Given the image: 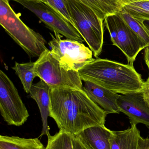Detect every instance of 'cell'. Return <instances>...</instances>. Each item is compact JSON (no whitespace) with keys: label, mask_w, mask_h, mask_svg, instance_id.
Returning a JSON list of instances; mask_svg holds the SVG:
<instances>
[{"label":"cell","mask_w":149,"mask_h":149,"mask_svg":"<svg viewBox=\"0 0 149 149\" xmlns=\"http://www.w3.org/2000/svg\"><path fill=\"white\" fill-rule=\"evenodd\" d=\"M50 116L59 128L76 135L92 126L104 125L107 114L83 89L51 88Z\"/></svg>","instance_id":"6da1fadb"},{"label":"cell","mask_w":149,"mask_h":149,"mask_svg":"<svg viewBox=\"0 0 149 149\" xmlns=\"http://www.w3.org/2000/svg\"><path fill=\"white\" fill-rule=\"evenodd\" d=\"M82 81H89L121 95L140 93L144 82L133 65L97 58L78 71Z\"/></svg>","instance_id":"7a4b0ae2"},{"label":"cell","mask_w":149,"mask_h":149,"mask_svg":"<svg viewBox=\"0 0 149 149\" xmlns=\"http://www.w3.org/2000/svg\"><path fill=\"white\" fill-rule=\"evenodd\" d=\"M0 24L10 36L31 57H39L47 49L42 35L26 25L10 7L8 0H0Z\"/></svg>","instance_id":"3957f363"},{"label":"cell","mask_w":149,"mask_h":149,"mask_svg":"<svg viewBox=\"0 0 149 149\" xmlns=\"http://www.w3.org/2000/svg\"><path fill=\"white\" fill-rule=\"evenodd\" d=\"M73 26L98 58L104 43V23L92 8L79 0H68Z\"/></svg>","instance_id":"277c9868"},{"label":"cell","mask_w":149,"mask_h":149,"mask_svg":"<svg viewBox=\"0 0 149 149\" xmlns=\"http://www.w3.org/2000/svg\"><path fill=\"white\" fill-rule=\"evenodd\" d=\"M34 63L36 76L45 81L51 88L83 89V82L78 72L64 68L48 49L43 52Z\"/></svg>","instance_id":"5b68a950"},{"label":"cell","mask_w":149,"mask_h":149,"mask_svg":"<svg viewBox=\"0 0 149 149\" xmlns=\"http://www.w3.org/2000/svg\"><path fill=\"white\" fill-rule=\"evenodd\" d=\"M104 24L110 34L113 45L122 51L129 64L133 65L140 52L149 45L130 29L119 12L107 16L104 20Z\"/></svg>","instance_id":"8992f818"},{"label":"cell","mask_w":149,"mask_h":149,"mask_svg":"<svg viewBox=\"0 0 149 149\" xmlns=\"http://www.w3.org/2000/svg\"><path fill=\"white\" fill-rule=\"evenodd\" d=\"M52 40L49 42L52 56L61 66L68 70L78 72L94 60L93 52L84 44L71 39H61L60 34L54 32Z\"/></svg>","instance_id":"52a82bcc"},{"label":"cell","mask_w":149,"mask_h":149,"mask_svg":"<svg viewBox=\"0 0 149 149\" xmlns=\"http://www.w3.org/2000/svg\"><path fill=\"white\" fill-rule=\"evenodd\" d=\"M0 112L9 125L20 127L29 116L17 89L3 71H0Z\"/></svg>","instance_id":"ba28073f"},{"label":"cell","mask_w":149,"mask_h":149,"mask_svg":"<svg viewBox=\"0 0 149 149\" xmlns=\"http://www.w3.org/2000/svg\"><path fill=\"white\" fill-rule=\"evenodd\" d=\"M22 4L36 15L53 32L66 39L82 42L85 41L73 25L48 3L40 0H12Z\"/></svg>","instance_id":"9c48e42d"},{"label":"cell","mask_w":149,"mask_h":149,"mask_svg":"<svg viewBox=\"0 0 149 149\" xmlns=\"http://www.w3.org/2000/svg\"><path fill=\"white\" fill-rule=\"evenodd\" d=\"M117 104L120 112L128 117L131 124L142 123L149 128V107L142 92L119 95Z\"/></svg>","instance_id":"30bf717a"},{"label":"cell","mask_w":149,"mask_h":149,"mask_svg":"<svg viewBox=\"0 0 149 149\" xmlns=\"http://www.w3.org/2000/svg\"><path fill=\"white\" fill-rule=\"evenodd\" d=\"M83 90L89 98L108 114L120 112L117 104L119 95L89 81H82Z\"/></svg>","instance_id":"8fae6325"},{"label":"cell","mask_w":149,"mask_h":149,"mask_svg":"<svg viewBox=\"0 0 149 149\" xmlns=\"http://www.w3.org/2000/svg\"><path fill=\"white\" fill-rule=\"evenodd\" d=\"M112 133L105 125H96L74 135L86 149H111Z\"/></svg>","instance_id":"7c38bea8"},{"label":"cell","mask_w":149,"mask_h":149,"mask_svg":"<svg viewBox=\"0 0 149 149\" xmlns=\"http://www.w3.org/2000/svg\"><path fill=\"white\" fill-rule=\"evenodd\" d=\"M51 88L42 80L33 84L29 94L31 97L36 101L39 108L43 122V129L41 136L46 135L47 137L51 135L48 125V117L50 116Z\"/></svg>","instance_id":"4fadbf2b"},{"label":"cell","mask_w":149,"mask_h":149,"mask_svg":"<svg viewBox=\"0 0 149 149\" xmlns=\"http://www.w3.org/2000/svg\"><path fill=\"white\" fill-rule=\"evenodd\" d=\"M136 125L133 123L130 128L126 130L113 131L111 149H138L141 136Z\"/></svg>","instance_id":"5bb4252c"},{"label":"cell","mask_w":149,"mask_h":149,"mask_svg":"<svg viewBox=\"0 0 149 149\" xmlns=\"http://www.w3.org/2000/svg\"><path fill=\"white\" fill-rule=\"evenodd\" d=\"M0 149H45L38 138L0 136Z\"/></svg>","instance_id":"9a60e30c"},{"label":"cell","mask_w":149,"mask_h":149,"mask_svg":"<svg viewBox=\"0 0 149 149\" xmlns=\"http://www.w3.org/2000/svg\"><path fill=\"white\" fill-rule=\"evenodd\" d=\"M90 7L104 21L108 15L118 13L120 9L113 0H79Z\"/></svg>","instance_id":"2e32d148"},{"label":"cell","mask_w":149,"mask_h":149,"mask_svg":"<svg viewBox=\"0 0 149 149\" xmlns=\"http://www.w3.org/2000/svg\"><path fill=\"white\" fill-rule=\"evenodd\" d=\"M35 63H19L16 62L12 68L19 77L22 84L24 89L27 93H29L34 78L36 76L34 71Z\"/></svg>","instance_id":"e0dca14e"},{"label":"cell","mask_w":149,"mask_h":149,"mask_svg":"<svg viewBox=\"0 0 149 149\" xmlns=\"http://www.w3.org/2000/svg\"><path fill=\"white\" fill-rule=\"evenodd\" d=\"M72 135L59 130L57 134L48 137L45 149H73Z\"/></svg>","instance_id":"ac0fdd59"},{"label":"cell","mask_w":149,"mask_h":149,"mask_svg":"<svg viewBox=\"0 0 149 149\" xmlns=\"http://www.w3.org/2000/svg\"><path fill=\"white\" fill-rule=\"evenodd\" d=\"M119 13L130 29L149 45V31L144 26L143 22L134 18L123 10H121Z\"/></svg>","instance_id":"d6986e66"},{"label":"cell","mask_w":149,"mask_h":149,"mask_svg":"<svg viewBox=\"0 0 149 149\" xmlns=\"http://www.w3.org/2000/svg\"><path fill=\"white\" fill-rule=\"evenodd\" d=\"M122 9L141 22L149 20V1L133 3L126 5Z\"/></svg>","instance_id":"ffe728a7"},{"label":"cell","mask_w":149,"mask_h":149,"mask_svg":"<svg viewBox=\"0 0 149 149\" xmlns=\"http://www.w3.org/2000/svg\"><path fill=\"white\" fill-rule=\"evenodd\" d=\"M55 9L73 25L68 5V0H42Z\"/></svg>","instance_id":"44dd1931"},{"label":"cell","mask_w":149,"mask_h":149,"mask_svg":"<svg viewBox=\"0 0 149 149\" xmlns=\"http://www.w3.org/2000/svg\"><path fill=\"white\" fill-rule=\"evenodd\" d=\"M113 1L115 3L120 10H121L125 6L130 3L136 2L141 1H149V0H113Z\"/></svg>","instance_id":"7402d4cb"},{"label":"cell","mask_w":149,"mask_h":149,"mask_svg":"<svg viewBox=\"0 0 149 149\" xmlns=\"http://www.w3.org/2000/svg\"><path fill=\"white\" fill-rule=\"evenodd\" d=\"M142 93L143 99L149 107V75L148 78L144 82V88Z\"/></svg>","instance_id":"603a6c76"},{"label":"cell","mask_w":149,"mask_h":149,"mask_svg":"<svg viewBox=\"0 0 149 149\" xmlns=\"http://www.w3.org/2000/svg\"><path fill=\"white\" fill-rule=\"evenodd\" d=\"M138 149H149V137L144 138L141 136L139 141Z\"/></svg>","instance_id":"cb8c5ba5"},{"label":"cell","mask_w":149,"mask_h":149,"mask_svg":"<svg viewBox=\"0 0 149 149\" xmlns=\"http://www.w3.org/2000/svg\"><path fill=\"white\" fill-rule=\"evenodd\" d=\"M72 141L73 149H86L74 135H72Z\"/></svg>","instance_id":"d4e9b609"},{"label":"cell","mask_w":149,"mask_h":149,"mask_svg":"<svg viewBox=\"0 0 149 149\" xmlns=\"http://www.w3.org/2000/svg\"><path fill=\"white\" fill-rule=\"evenodd\" d=\"M144 59L146 65L149 70V45L145 49L144 54Z\"/></svg>","instance_id":"484cf974"},{"label":"cell","mask_w":149,"mask_h":149,"mask_svg":"<svg viewBox=\"0 0 149 149\" xmlns=\"http://www.w3.org/2000/svg\"><path fill=\"white\" fill-rule=\"evenodd\" d=\"M143 24L149 31V20H145L143 21Z\"/></svg>","instance_id":"4316f807"},{"label":"cell","mask_w":149,"mask_h":149,"mask_svg":"<svg viewBox=\"0 0 149 149\" xmlns=\"http://www.w3.org/2000/svg\"><path fill=\"white\" fill-rule=\"evenodd\" d=\"M40 1H42V0H40Z\"/></svg>","instance_id":"83f0119b"}]
</instances>
